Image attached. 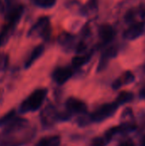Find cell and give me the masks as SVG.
<instances>
[{"label": "cell", "instance_id": "cell-1", "mask_svg": "<svg viewBox=\"0 0 145 146\" xmlns=\"http://www.w3.org/2000/svg\"><path fill=\"white\" fill-rule=\"evenodd\" d=\"M48 90L46 88H38L33 91L20 105V112L22 114L38 110L43 104Z\"/></svg>", "mask_w": 145, "mask_h": 146}, {"label": "cell", "instance_id": "cell-2", "mask_svg": "<svg viewBox=\"0 0 145 146\" xmlns=\"http://www.w3.org/2000/svg\"><path fill=\"white\" fill-rule=\"evenodd\" d=\"M119 108L118 104L115 102L103 104L89 115L91 122H102L115 114Z\"/></svg>", "mask_w": 145, "mask_h": 146}, {"label": "cell", "instance_id": "cell-3", "mask_svg": "<svg viewBox=\"0 0 145 146\" xmlns=\"http://www.w3.org/2000/svg\"><path fill=\"white\" fill-rule=\"evenodd\" d=\"M50 21L49 16H41L37 21L31 27L27 32V36L32 37H39L44 39H47L50 37Z\"/></svg>", "mask_w": 145, "mask_h": 146}, {"label": "cell", "instance_id": "cell-4", "mask_svg": "<svg viewBox=\"0 0 145 146\" xmlns=\"http://www.w3.org/2000/svg\"><path fill=\"white\" fill-rule=\"evenodd\" d=\"M28 127H29V121L27 119L19 117L16 115L3 127V136L8 137V136L15 135L21 131H24Z\"/></svg>", "mask_w": 145, "mask_h": 146}, {"label": "cell", "instance_id": "cell-5", "mask_svg": "<svg viewBox=\"0 0 145 146\" xmlns=\"http://www.w3.org/2000/svg\"><path fill=\"white\" fill-rule=\"evenodd\" d=\"M58 110L53 104H48L40 113L41 124L44 128H50L55 125L57 120Z\"/></svg>", "mask_w": 145, "mask_h": 146}, {"label": "cell", "instance_id": "cell-6", "mask_svg": "<svg viewBox=\"0 0 145 146\" xmlns=\"http://www.w3.org/2000/svg\"><path fill=\"white\" fill-rule=\"evenodd\" d=\"M66 110L70 112L72 115L79 114V115H84L87 113L88 108L86 104L74 97H70L67 99L65 103Z\"/></svg>", "mask_w": 145, "mask_h": 146}, {"label": "cell", "instance_id": "cell-7", "mask_svg": "<svg viewBox=\"0 0 145 146\" xmlns=\"http://www.w3.org/2000/svg\"><path fill=\"white\" fill-rule=\"evenodd\" d=\"M145 33V21H139L131 24V26L125 30L123 37L126 40H135L141 37Z\"/></svg>", "mask_w": 145, "mask_h": 146}, {"label": "cell", "instance_id": "cell-8", "mask_svg": "<svg viewBox=\"0 0 145 146\" xmlns=\"http://www.w3.org/2000/svg\"><path fill=\"white\" fill-rule=\"evenodd\" d=\"M118 53H119V48L115 45H112L105 49L99 59V62L97 68V73L103 72L107 68L109 61L113 58H115L118 56Z\"/></svg>", "mask_w": 145, "mask_h": 146}, {"label": "cell", "instance_id": "cell-9", "mask_svg": "<svg viewBox=\"0 0 145 146\" xmlns=\"http://www.w3.org/2000/svg\"><path fill=\"white\" fill-rule=\"evenodd\" d=\"M73 75V69L70 67H58L52 73V79L57 85L65 84Z\"/></svg>", "mask_w": 145, "mask_h": 146}, {"label": "cell", "instance_id": "cell-10", "mask_svg": "<svg viewBox=\"0 0 145 146\" xmlns=\"http://www.w3.org/2000/svg\"><path fill=\"white\" fill-rule=\"evenodd\" d=\"M23 12H24V5L21 3L15 6L14 8L7 9L6 15H5L6 23L13 27H16L18 22L20 21V19L22 16Z\"/></svg>", "mask_w": 145, "mask_h": 146}, {"label": "cell", "instance_id": "cell-11", "mask_svg": "<svg viewBox=\"0 0 145 146\" xmlns=\"http://www.w3.org/2000/svg\"><path fill=\"white\" fill-rule=\"evenodd\" d=\"M116 31L115 27L108 23L102 24L98 28V36L103 44H108L115 38Z\"/></svg>", "mask_w": 145, "mask_h": 146}, {"label": "cell", "instance_id": "cell-12", "mask_svg": "<svg viewBox=\"0 0 145 146\" xmlns=\"http://www.w3.org/2000/svg\"><path fill=\"white\" fill-rule=\"evenodd\" d=\"M135 80V75L132 71H126L121 76H119L116 80L112 83V88L114 90H119L124 86L129 85Z\"/></svg>", "mask_w": 145, "mask_h": 146}, {"label": "cell", "instance_id": "cell-13", "mask_svg": "<svg viewBox=\"0 0 145 146\" xmlns=\"http://www.w3.org/2000/svg\"><path fill=\"white\" fill-rule=\"evenodd\" d=\"M75 37L74 35L69 33H62L58 37V44L64 49L66 51H69L74 45L75 43Z\"/></svg>", "mask_w": 145, "mask_h": 146}, {"label": "cell", "instance_id": "cell-14", "mask_svg": "<svg viewBox=\"0 0 145 146\" xmlns=\"http://www.w3.org/2000/svg\"><path fill=\"white\" fill-rule=\"evenodd\" d=\"M44 52V44H38L37 45L30 53L29 56L26 60L25 62V68H29Z\"/></svg>", "mask_w": 145, "mask_h": 146}, {"label": "cell", "instance_id": "cell-15", "mask_svg": "<svg viewBox=\"0 0 145 146\" xmlns=\"http://www.w3.org/2000/svg\"><path fill=\"white\" fill-rule=\"evenodd\" d=\"M93 54H94V50H92L90 52H87L85 54L83 53V54L76 55L72 59V65H73V67L75 68H80V67L85 65L86 63H88L91 61Z\"/></svg>", "mask_w": 145, "mask_h": 146}, {"label": "cell", "instance_id": "cell-16", "mask_svg": "<svg viewBox=\"0 0 145 146\" xmlns=\"http://www.w3.org/2000/svg\"><path fill=\"white\" fill-rule=\"evenodd\" d=\"M15 28V27L5 23V25L0 31V46H3L8 43V41L9 40L10 37L13 34Z\"/></svg>", "mask_w": 145, "mask_h": 146}, {"label": "cell", "instance_id": "cell-17", "mask_svg": "<svg viewBox=\"0 0 145 146\" xmlns=\"http://www.w3.org/2000/svg\"><path fill=\"white\" fill-rule=\"evenodd\" d=\"M61 137L59 135H51L42 138L35 146H60Z\"/></svg>", "mask_w": 145, "mask_h": 146}, {"label": "cell", "instance_id": "cell-18", "mask_svg": "<svg viewBox=\"0 0 145 146\" xmlns=\"http://www.w3.org/2000/svg\"><path fill=\"white\" fill-rule=\"evenodd\" d=\"M98 4H99V0H89L85 6L81 7L79 11L82 15H87L89 13L97 11L98 9Z\"/></svg>", "mask_w": 145, "mask_h": 146}, {"label": "cell", "instance_id": "cell-19", "mask_svg": "<svg viewBox=\"0 0 145 146\" xmlns=\"http://www.w3.org/2000/svg\"><path fill=\"white\" fill-rule=\"evenodd\" d=\"M134 98V95L133 93L130 92H121L118 97L116 98L115 102L118 104V105H122L127 103H131Z\"/></svg>", "mask_w": 145, "mask_h": 146}, {"label": "cell", "instance_id": "cell-20", "mask_svg": "<svg viewBox=\"0 0 145 146\" xmlns=\"http://www.w3.org/2000/svg\"><path fill=\"white\" fill-rule=\"evenodd\" d=\"M16 111L15 110H11L9 112H7L5 115H3L2 117H0V127H3L8 122H9L13 118L16 116Z\"/></svg>", "mask_w": 145, "mask_h": 146}, {"label": "cell", "instance_id": "cell-21", "mask_svg": "<svg viewBox=\"0 0 145 146\" xmlns=\"http://www.w3.org/2000/svg\"><path fill=\"white\" fill-rule=\"evenodd\" d=\"M9 56L5 52H0V72H3L8 68Z\"/></svg>", "mask_w": 145, "mask_h": 146}, {"label": "cell", "instance_id": "cell-22", "mask_svg": "<svg viewBox=\"0 0 145 146\" xmlns=\"http://www.w3.org/2000/svg\"><path fill=\"white\" fill-rule=\"evenodd\" d=\"M34 3L43 9H50L55 6L56 0H33Z\"/></svg>", "mask_w": 145, "mask_h": 146}, {"label": "cell", "instance_id": "cell-23", "mask_svg": "<svg viewBox=\"0 0 145 146\" xmlns=\"http://www.w3.org/2000/svg\"><path fill=\"white\" fill-rule=\"evenodd\" d=\"M86 49H87V44L85 42V40H80L75 44V52L77 55L85 53Z\"/></svg>", "mask_w": 145, "mask_h": 146}, {"label": "cell", "instance_id": "cell-24", "mask_svg": "<svg viewBox=\"0 0 145 146\" xmlns=\"http://www.w3.org/2000/svg\"><path fill=\"white\" fill-rule=\"evenodd\" d=\"M106 145L103 138H100V137H97L95 139H92L91 146H104Z\"/></svg>", "mask_w": 145, "mask_h": 146}, {"label": "cell", "instance_id": "cell-25", "mask_svg": "<svg viewBox=\"0 0 145 146\" xmlns=\"http://www.w3.org/2000/svg\"><path fill=\"white\" fill-rule=\"evenodd\" d=\"M18 1L19 0H4L5 5H6V9H9L14 8L15 6L18 5L19 4Z\"/></svg>", "mask_w": 145, "mask_h": 146}, {"label": "cell", "instance_id": "cell-26", "mask_svg": "<svg viewBox=\"0 0 145 146\" xmlns=\"http://www.w3.org/2000/svg\"><path fill=\"white\" fill-rule=\"evenodd\" d=\"M117 146H136L135 144L131 140V139H126V140H123L121 143H119V145Z\"/></svg>", "mask_w": 145, "mask_h": 146}, {"label": "cell", "instance_id": "cell-27", "mask_svg": "<svg viewBox=\"0 0 145 146\" xmlns=\"http://www.w3.org/2000/svg\"><path fill=\"white\" fill-rule=\"evenodd\" d=\"M139 96H140V98H141L145 99V86H144V87L140 90Z\"/></svg>", "mask_w": 145, "mask_h": 146}, {"label": "cell", "instance_id": "cell-28", "mask_svg": "<svg viewBox=\"0 0 145 146\" xmlns=\"http://www.w3.org/2000/svg\"><path fill=\"white\" fill-rule=\"evenodd\" d=\"M140 145L145 146V135L142 138V139H141V141H140Z\"/></svg>", "mask_w": 145, "mask_h": 146}, {"label": "cell", "instance_id": "cell-29", "mask_svg": "<svg viewBox=\"0 0 145 146\" xmlns=\"http://www.w3.org/2000/svg\"><path fill=\"white\" fill-rule=\"evenodd\" d=\"M3 9H4V7H3V3L0 1V12L3 11Z\"/></svg>", "mask_w": 145, "mask_h": 146}, {"label": "cell", "instance_id": "cell-30", "mask_svg": "<svg viewBox=\"0 0 145 146\" xmlns=\"http://www.w3.org/2000/svg\"><path fill=\"white\" fill-rule=\"evenodd\" d=\"M144 71H145V65H144Z\"/></svg>", "mask_w": 145, "mask_h": 146}]
</instances>
